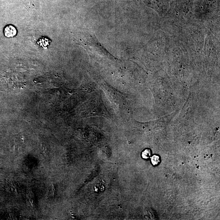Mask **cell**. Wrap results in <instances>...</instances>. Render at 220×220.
<instances>
[{
  "label": "cell",
  "mask_w": 220,
  "mask_h": 220,
  "mask_svg": "<svg viewBox=\"0 0 220 220\" xmlns=\"http://www.w3.org/2000/svg\"><path fill=\"white\" fill-rule=\"evenodd\" d=\"M151 151L149 149H146L142 153V157L144 159H148L151 157Z\"/></svg>",
  "instance_id": "cell-2"
},
{
  "label": "cell",
  "mask_w": 220,
  "mask_h": 220,
  "mask_svg": "<svg viewBox=\"0 0 220 220\" xmlns=\"http://www.w3.org/2000/svg\"><path fill=\"white\" fill-rule=\"evenodd\" d=\"M16 27L12 25L6 26L4 28V33L5 36L8 38H13L17 34Z\"/></svg>",
  "instance_id": "cell-1"
},
{
  "label": "cell",
  "mask_w": 220,
  "mask_h": 220,
  "mask_svg": "<svg viewBox=\"0 0 220 220\" xmlns=\"http://www.w3.org/2000/svg\"><path fill=\"white\" fill-rule=\"evenodd\" d=\"M159 156L156 155H154L151 157V162L153 165H155L158 164V163L160 162V160H159Z\"/></svg>",
  "instance_id": "cell-3"
}]
</instances>
